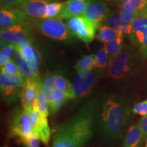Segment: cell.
Segmentation results:
<instances>
[{
	"mask_svg": "<svg viewBox=\"0 0 147 147\" xmlns=\"http://www.w3.org/2000/svg\"><path fill=\"white\" fill-rule=\"evenodd\" d=\"M25 80L20 73L10 74L1 71L0 87L1 94L8 100H14L20 95Z\"/></svg>",
	"mask_w": 147,
	"mask_h": 147,
	"instance_id": "8",
	"label": "cell"
},
{
	"mask_svg": "<svg viewBox=\"0 0 147 147\" xmlns=\"http://www.w3.org/2000/svg\"><path fill=\"white\" fill-rule=\"evenodd\" d=\"M104 23L111 27L124 36H129L131 33V23H125L123 21L118 12H113L112 13H110Z\"/></svg>",
	"mask_w": 147,
	"mask_h": 147,
	"instance_id": "19",
	"label": "cell"
},
{
	"mask_svg": "<svg viewBox=\"0 0 147 147\" xmlns=\"http://www.w3.org/2000/svg\"><path fill=\"white\" fill-rule=\"evenodd\" d=\"M109 14V9L105 2L99 0H91L87 5L83 16L99 27L106 21Z\"/></svg>",
	"mask_w": 147,
	"mask_h": 147,
	"instance_id": "15",
	"label": "cell"
},
{
	"mask_svg": "<svg viewBox=\"0 0 147 147\" xmlns=\"http://www.w3.org/2000/svg\"><path fill=\"white\" fill-rule=\"evenodd\" d=\"M29 16L20 8H3L0 11V28L1 30L10 28L16 24L25 22Z\"/></svg>",
	"mask_w": 147,
	"mask_h": 147,
	"instance_id": "14",
	"label": "cell"
},
{
	"mask_svg": "<svg viewBox=\"0 0 147 147\" xmlns=\"http://www.w3.org/2000/svg\"><path fill=\"white\" fill-rule=\"evenodd\" d=\"M95 67V55H84L75 64L74 68L77 71L92 69Z\"/></svg>",
	"mask_w": 147,
	"mask_h": 147,
	"instance_id": "25",
	"label": "cell"
},
{
	"mask_svg": "<svg viewBox=\"0 0 147 147\" xmlns=\"http://www.w3.org/2000/svg\"><path fill=\"white\" fill-rule=\"evenodd\" d=\"M35 22L37 29L42 34L52 39L63 41L69 39L71 35L66 23L59 17L40 18Z\"/></svg>",
	"mask_w": 147,
	"mask_h": 147,
	"instance_id": "6",
	"label": "cell"
},
{
	"mask_svg": "<svg viewBox=\"0 0 147 147\" xmlns=\"http://www.w3.org/2000/svg\"><path fill=\"white\" fill-rule=\"evenodd\" d=\"M119 6H127L134 9L138 16L147 14V0H121Z\"/></svg>",
	"mask_w": 147,
	"mask_h": 147,
	"instance_id": "24",
	"label": "cell"
},
{
	"mask_svg": "<svg viewBox=\"0 0 147 147\" xmlns=\"http://www.w3.org/2000/svg\"><path fill=\"white\" fill-rule=\"evenodd\" d=\"M26 0H1V8H12L21 4Z\"/></svg>",
	"mask_w": 147,
	"mask_h": 147,
	"instance_id": "33",
	"label": "cell"
},
{
	"mask_svg": "<svg viewBox=\"0 0 147 147\" xmlns=\"http://www.w3.org/2000/svg\"><path fill=\"white\" fill-rule=\"evenodd\" d=\"M1 71H5V72L10 74H18L19 73L18 71L17 64L16 61L13 59L9 60L6 63L1 66Z\"/></svg>",
	"mask_w": 147,
	"mask_h": 147,
	"instance_id": "31",
	"label": "cell"
},
{
	"mask_svg": "<svg viewBox=\"0 0 147 147\" xmlns=\"http://www.w3.org/2000/svg\"><path fill=\"white\" fill-rule=\"evenodd\" d=\"M16 62L17 64L20 74L23 77L25 80L31 78H38L39 71L36 70L29 62L21 56L20 53L16 52Z\"/></svg>",
	"mask_w": 147,
	"mask_h": 147,
	"instance_id": "21",
	"label": "cell"
},
{
	"mask_svg": "<svg viewBox=\"0 0 147 147\" xmlns=\"http://www.w3.org/2000/svg\"><path fill=\"white\" fill-rule=\"evenodd\" d=\"M97 30H98V32L96 35L97 39L104 43L114 40L120 34L115 29L105 24L100 25L97 28Z\"/></svg>",
	"mask_w": 147,
	"mask_h": 147,
	"instance_id": "23",
	"label": "cell"
},
{
	"mask_svg": "<svg viewBox=\"0 0 147 147\" xmlns=\"http://www.w3.org/2000/svg\"><path fill=\"white\" fill-rule=\"evenodd\" d=\"M49 3L50 0H26L20 4V8L31 17L45 18L46 8Z\"/></svg>",
	"mask_w": 147,
	"mask_h": 147,
	"instance_id": "16",
	"label": "cell"
},
{
	"mask_svg": "<svg viewBox=\"0 0 147 147\" xmlns=\"http://www.w3.org/2000/svg\"><path fill=\"white\" fill-rule=\"evenodd\" d=\"M123 37L122 34H119L114 40L104 43V48L109 55V61L117 56L122 51L123 48Z\"/></svg>",
	"mask_w": 147,
	"mask_h": 147,
	"instance_id": "22",
	"label": "cell"
},
{
	"mask_svg": "<svg viewBox=\"0 0 147 147\" xmlns=\"http://www.w3.org/2000/svg\"><path fill=\"white\" fill-rule=\"evenodd\" d=\"M4 147H7V146H4Z\"/></svg>",
	"mask_w": 147,
	"mask_h": 147,
	"instance_id": "38",
	"label": "cell"
},
{
	"mask_svg": "<svg viewBox=\"0 0 147 147\" xmlns=\"http://www.w3.org/2000/svg\"><path fill=\"white\" fill-rule=\"evenodd\" d=\"M14 52H16L15 46L12 45V44H7L6 46L1 50V53H0V66L3 65L9 60L12 59V58L14 56Z\"/></svg>",
	"mask_w": 147,
	"mask_h": 147,
	"instance_id": "28",
	"label": "cell"
},
{
	"mask_svg": "<svg viewBox=\"0 0 147 147\" xmlns=\"http://www.w3.org/2000/svg\"><path fill=\"white\" fill-rule=\"evenodd\" d=\"M31 123L34 134L39 138L45 145H49L51 139V129L49 125L45 124L40 119L38 100L34 103L32 109L29 110Z\"/></svg>",
	"mask_w": 147,
	"mask_h": 147,
	"instance_id": "13",
	"label": "cell"
},
{
	"mask_svg": "<svg viewBox=\"0 0 147 147\" xmlns=\"http://www.w3.org/2000/svg\"><path fill=\"white\" fill-rule=\"evenodd\" d=\"M94 80L95 76L92 69L77 71L72 84L76 97H83L90 94Z\"/></svg>",
	"mask_w": 147,
	"mask_h": 147,
	"instance_id": "12",
	"label": "cell"
},
{
	"mask_svg": "<svg viewBox=\"0 0 147 147\" xmlns=\"http://www.w3.org/2000/svg\"><path fill=\"white\" fill-rule=\"evenodd\" d=\"M65 6V3L52 2L49 3L46 8L45 18L58 17L59 14L62 12Z\"/></svg>",
	"mask_w": 147,
	"mask_h": 147,
	"instance_id": "26",
	"label": "cell"
},
{
	"mask_svg": "<svg viewBox=\"0 0 147 147\" xmlns=\"http://www.w3.org/2000/svg\"><path fill=\"white\" fill-rule=\"evenodd\" d=\"M133 112L142 117L147 116V100L136 104L133 108Z\"/></svg>",
	"mask_w": 147,
	"mask_h": 147,
	"instance_id": "32",
	"label": "cell"
},
{
	"mask_svg": "<svg viewBox=\"0 0 147 147\" xmlns=\"http://www.w3.org/2000/svg\"><path fill=\"white\" fill-rule=\"evenodd\" d=\"M18 139H19L20 142L26 147H40L39 141L40 140L35 134H33L31 136L21 138Z\"/></svg>",
	"mask_w": 147,
	"mask_h": 147,
	"instance_id": "30",
	"label": "cell"
},
{
	"mask_svg": "<svg viewBox=\"0 0 147 147\" xmlns=\"http://www.w3.org/2000/svg\"><path fill=\"white\" fill-rule=\"evenodd\" d=\"M69 33L85 43H89L95 38L98 26L84 16H74L66 21Z\"/></svg>",
	"mask_w": 147,
	"mask_h": 147,
	"instance_id": "3",
	"label": "cell"
},
{
	"mask_svg": "<svg viewBox=\"0 0 147 147\" xmlns=\"http://www.w3.org/2000/svg\"><path fill=\"white\" fill-rule=\"evenodd\" d=\"M131 55L125 47L117 56L109 61L108 72L114 79H120L125 76L130 69Z\"/></svg>",
	"mask_w": 147,
	"mask_h": 147,
	"instance_id": "10",
	"label": "cell"
},
{
	"mask_svg": "<svg viewBox=\"0 0 147 147\" xmlns=\"http://www.w3.org/2000/svg\"><path fill=\"white\" fill-rule=\"evenodd\" d=\"M146 147H147V142H146Z\"/></svg>",
	"mask_w": 147,
	"mask_h": 147,
	"instance_id": "36",
	"label": "cell"
},
{
	"mask_svg": "<svg viewBox=\"0 0 147 147\" xmlns=\"http://www.w3.org/2000/svg\"><path fill=\"white\" fill-rule=\"evenodd\" d=\"M42 87L40 78L27 79L20 93L22 106L24 109H32L34 103L38 100L39 91Z\"/></svg>",
	"mask_w": 147,
	"mask_h": 147,
	"instance_id": "11",
	"label": "cell"
},
{
	"mask_svg": "<svg viewBox=\"0 0 147 147\" xmlns=\"http://www.w3.org/2000/svg\"><path fill=\"white\" fill-rule=\"evenodd\" d=\"M109 61V55L104 47L100 49L95 55V67L104 69Z\"/></svg>",
	"mask_w": 147,
	"mask_h": 147,
	"instance_id": "29",
	"label": "cell"
},
{
	"mask_svg": "<svg viewBox=\"0 0 147 147\" xmlns=\"http://www.w3.org/2000/svg\"><path fill=\"white\" fill-rule=\"evenodd\" d=\"M53 1H57V0H53Z\"/></svg>",
	"mask_w": 147,
	"mask_h": 147,
	"instance_id": "37",
	"label": "cell"
},
{
	"mask_svg": "<svg viewBox=\"0 0 147 147\" xmlns=\"http://www.w3.org/2000/svg\"><path fill=\"white\" fill-rule=\"evenodd\" d=\"M0 36L1 39L14 45H32L34 41L32 25L26 21L1 30Z\"/></svg>",
	"mask_w": 147,
	"mask_h": 147,
	"instance_id": "4",
	"label": "cell"
},
{
	"mask_svg": "<svg viewBox=\"0 0 147 147\" xmlns=\"http://www.w3.org/2000/svg\"><path fill=\"white\" fill-rule=\"evenodd\" d=\"M119 8H120L119 14L121 18L125 23H131L135 18L138 17L137 12L129 7L119 6Z\"/></svg>",
	"mask_w": 147,
	"mask_h": 147,
	"instance_id": "27",
	"label": "cell"
},
{
	"mask_svg": "<svg viewBox=\"0 0 147 147\" xmlns=\"http://www.w3.org/2000/svg\"><path fill=\"white\" fill-rule=\"evenodd\" d=\"M144 140L139 124L134 125L127 132L123 147H142Z\"/></svg>",
	"mask_w": 147,
	"mask_h": 147,
	"instance_id": "20",
	"label": "cell"
},
{
	"mask_svg": "<svg viewBox=\"0 0 147 147\" xmlns=\"http://www.w3.org/2000/svg\"><path fill=\"white\" fill-rule=\"evenodd\" d=\"M93 117L94 106L89 104L55 129L52 147H83L93 135Z\"/></svg>",
	"mask_w": 147,
	"mask_h": 147,
	"instance_id": "1",
	"label": "cell"
},
{
	"mask_svg": "<svg viewBox=\"0 0 147 147\" xmlns=\"http://www.w3.org/2000/svg\"><path fill=\"white\" fill-rule=\"evenodd\" d=\"M34 134L31 123L29 110L23 108L12 118L10 127V135L12 137L27 138Z\"/></svg>",
	"mask_w": 147,
	"mask_h": 147,
	"instance_id": "9",
	"label": "cell"
},
{
	"mask_svg": "<svg viewBox=\"0 0 147 147\" xmlns=\"http://www.w3.org/2000/svg\"><path fill=\"white\" fill-rule=\"evenodd\" d=\"M91 0H67L65 6L58 17L68 19L74 16H83L87 5Z\"/></svg>",
	"mask_w": 147,
	"mask_h": 147,
	"instance_id": "17",
	"label": "cell"
},
{
	"mask_svg": "<svg viewBox=\"0 0 147 147\" xmlns=\"http://www.w3.org/2000/svg\"><path fill=\"white\" fill-rule=\"evenodd\" d=\"M138 124L140 127L141 129H142L144 139H146L147 138V116L143 117L140 120Z\"/></svg>",
	"mask_w": 147,
	"mask_h": 147,
	"instance_id": "34",
	"label": "cell"
},
{
	"mask_svg": "<svg viewBox=\"0 0 147 147\" xmlns=\"http://www.w3.org/2000/svg\"><path fill=\"white\" fill-rule=\"evenodd\" d=\"M16 52L20 53L23 57L29 62L36 70L39 71L40 66V55L38 51L32 45H14Z\"/></svg>",
	"mask_w": 147,
	"mask_h": 147,
	"instance_id": "18",
	"label": "cell"
},
{
	"mask_svg": "<svg viewBox=\"0 0 147 147\" xmlns=\"http://www.w3.org/2000/svg\"><path fill=\"white\" fill-rule=\"evenodd\" d=\"M130 40L144 58H147V14L140 16L131 23Z\"/></svg>",
	"mask_w": 147,
	"mask_h": 147,
	"instance_id": "7",
	"label": "cell"
},
{
	"mask_svg": "<svg viewBox=\"0 0 147 147\" xmlns=\"http://www.w3.org/2000/svg\"><path fill=\"white\" fill-rule=\"evenodd\" d=\"M129 114V108L123 102L113 98L106 100L103 106L102 113L104 133L113 138L122 137Z\"/></svg>",
	"mask_w": 147,
	"mask_h": 147,
	"instance_id": "2",
	"label": "cell"
},
{
	"mask_svg": "<svg viewBox=\"0 0 147 147\" xmlns=\"http://www.w3.org/2000/svg\"><path fill=\"white\" fill-rule=\"evenodd\" d=\"M108 1H121V0H106Z\"/></svg>",
	"mask_w": 147,
	"mask_h": 147,
	"instance_id": "35",
	"label": "cell"
},
{
	"mask_svg": "<svg viewBox=\"0 0 147 147\" xmlns=\"http://www.w3.org/2000/svg\"><path fill=\"white\" fill-rule=\"evenodd\" d=\"M41 90L47 101L49 112L55 113L69 98L64 90L55 82L51 76L42 82Z\"/></svg>",
	"mask_w": 147,
	"mask_h": 147,
	"instance_id": "5",
	"label": "cell"
}]
</instances>
